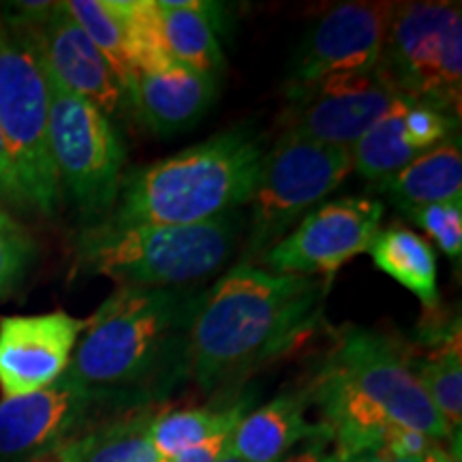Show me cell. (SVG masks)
<instances>
[{"mask_svg": "<svg viewBox=\"0 0 462 462\" xmlns=\"http://www.w3.org/2000/svg\"><path fill=\"white\" fill-rule=\"evenodd\" d=\"M330 282L238 263L201 289L187 373L206 394L229 388L302 345L323 321Z\"/></svg>", "mask_w": 462, "mask_h": 462, "instance_id": "6da1fadb", "label": "cell"}, {"mask_svg": "<svg viewBox=\"0 0 462 462\" xmlns=\"http://www.w3.org/2000/svg\"><path fill=\"white\" fill-rule=\"evenodd\" d=\"M199 296L187 289L118 287L86 319L62 377L99 407H146L187 373Z\"/></svg>", "mask_w": 462, "mask_h": 462, "instance_id": "7a4b0ae2", "label": "cell"}, {"mask_svg": "<svg viewBox=\"0 0 462 462\" xmlns=\"http://www.w3.org/2000/svg\"><path fill=\"white\" fill-rule=\"evenodd\" d=\"M309 398L321 409V426L346 460L383 448L394 426L437 443L452 439L401 346L366 328L346 326L337 334Z\"/></svg>", "mask_w": 462, "mask_h": 462, "instance_id": "3957f363", "label": "cell"}, {"mask_svg": "<svg viewBox=\"0 0 462 462\" xmlns=\"http://www.w3.org/2000/svg\"><path fill=\"white\" fill-rule=\"evenodd\" d=\"M265 159L248 126L223 131L148 167L125 173L106 227L198 225L248 204Z\"/></svg>", "mask_w": 462, "mask_h": 462, "instance_id": "277c9868", "label": "cell"}, {"mask_svg": "<svg viewBox=\"0 0 462 462\" xmlns=\"http://www.w3.org/2000/svg\"><path fill=\"white\" fill-rule=\"evenodd\" d=\"M242 231L238 212L198 225H92L79 236L78 265L120 287L182 289L218 273L234 257Z\"/></svg>", "mask_w": 462, "mask_h": 462, "instance_id": "5b68a950", "label": "cell"}, {"mask_svg": "<svg viewBox=\"0 0 462 462\" xmlns=\"http://www.w3.org/2000/svg\"><path fill=\"white\" fill-rule=\"evenodd\" d=\"M0 137L26 208L54 217L60 184L50 148L48 73L28 32L0 39Z\"/></svg>", "mask_w": 462, "mask_h": 462, "instance_id": "8992f818", "label": "cell"}, {"mask_svg": "<svg viewBox=\"0 0 462 462\" xmlns=\"http://www.w3.org/2000/svg\"><path fill=\"white\" fill-rule=\"evenodd\" d=\"M377 71L401 97L460 116L462 11L458 3H396Z\"/></svg>", "mask_w": 462, "mask_h": 462, "instance_id": "52a82bcc", "label": "cell"}, {"mask_svg": "<svg viewBox=\"0 0 462 462\" xmlns=\"http://www.w3.org/2000/svg\"><path fill=\"white\" fill-rule=\"evenodd\" d=\"M48 73V71H45ZM50 148L60 195H67L86 227L107 218L118 198L125 143L112 120L48 75Z\"/></svg>", "mask_w": 462, "mask_h": 462, "instance_id": "ba28073f", "label": "cell"}, {"mask_svg": "<svg viewBox=\"0 0 462 462\" xmlns=\"http://www.w3.org/2000/svg\"><path fill=\"white\" fill-rule=\"evenodd\" d=\"M351 170V150L282 133L279 143L265 152L248 199L251 217L245 257L265 255L293 225L319 208Z\"/></svg>", "mask_w": 462, "mask_h": 462, "instance_id": "9c48e42d", "label": "cell"}, {"mask_svg": "<svg viewBox=\"0 0 462 462\" xmlns=\"http://www.w3.org/2000/svg\"><path fill=\"white\" fill-rule=\"evenodd\" d=\"M383 204L371 198L328 201L306 215L263 255L273 274L315 276L330 282L351 259L368 253L381 231Z\"/></svg>", "mask_w": 462, "mask_h": 462, "instance_id": "30bf717a", "label": "cell"}, {"mask_svg": "<svg viewBox=\"0 0 462 462\" xmlns=\"http://www.w3.org/2000/svg\"><path fill=\"white\" fill-rule=\"evenodd\" d=\"M398 99L401 95L377 69L310 84H289L285 133L351 150Z\"/></svg>", "mask_w": 462, "mask_h": 462, "instance_id": "8fae6325", "label": "cell"}, {"mask_svg": "<svg viewBox=\"0 0 462 462\" xmlns=\"http://www.w3.org/2000/svg\"><path fill=\"white\" fill-rule=\"evenodd\" d=\"M396 3H343L319 17L306 32L291 62L289 84H310L337 75L377 69Z\"/></svg>", "mask_w": 462, "mask_h": 462, "instance_id": "7c38bea8", "label": "cell"}, {"mask_svg": "<svg viewBox=\"0 0 462 462\" xmlns=\"http://www.w3.org/2000/svg\"><path fill=\"white\" fill-rule=\"evenodd\" d=\"M99 409L92 398L60 377L50 388L0 401V462H39L56 456L90 426Z\"/></svg>", "mask_w": 462, "mask_h": 462, "instance_id": "4fadbf2b", "label": "cell"}, {"mask_svg": "<svg viewBox=\"0 0 462 462\" xmlns=\"http://www.w3.org/2000/svg\"><path fill=\"white\" fill-rule=\"evenodd\" d=\"M86 319L51 310L0 319V390L5 398L50 388L62 377Z\"/></svg>", "mask_w": 462, "mask_h": 462, "instance_id": "5bb4252c", "label": "cell"}, {"mask_svg": "<svg viewBox=\"0 0 462 462\" xmlns=\"http://www.w3.org/2000/svg\"><path fill=\"white\" fill-rule=\"evenodd\" d=\"M17 32L31 34L45 71L58 84L82 97L109 120L120 112L126 99L125 88L92 39L69 14L65 3H54L48 20L39 28Z\"/></svg>", "mask_w": 462, "mask_h": 462, "instance_id": "9a60e30c", "label": "cell"}, {"mask_svg": "<svg viewBox=\"0 0 462 462\" xmlns=\"http://www.w3.org/2000/svg\"><path fill=\"white\" fill-rule=\"evenodd\" d=\"M458 126V118L430 103L401 97L388 114L351 148V163L364 180L379 184L429 152Z\"/></svg>", "mask_w": 462, "mask_h": 462, "instance_id": "2e32d148", "label": "cell"}, {"mask_svg": "<svg viewBox=\"0 0 462 462\" xmlns=\"http://www.w3.org/2000/svg\"><path fill=\"white\" fill-rule=\"evenodd\" d=\"M129 99L154 135L170 137L204 118L217 99V79L171 62L137 73Z\"/></svg>", "mask_w": 462, "mask_h": 462, "instance_id": "e0dca14e", "label": "cell"}, {"mask_svg": "<svg viewBox=\"0 0 462 462\" xmlns=\"http://www.w3.org/2000/svg\"><path fill=\"white\" fill-rule=\"evenodd\" d=\"M309 401V394L273 398L238 421L227 439V449L245 462H279L304 439H330L321 424L306 420Z\"/></svg>", "mask_w": 462, "mask_h": 462, "instance_id": "ac0fdd59", "label": "cell"}, {"mask_svg": "<svg viewBox=\"0 0 462 462\" xmlns=\"http://www.w3.org/2000/svg\"><path fill=\"white\" fill-rule=\"evenodd\" d=\"M161 34L173 62L218 79L225 56L218 43L221 5L201 0H157Z\"/></svg>", "mask_w": 462, "mask_h": 462, "instance_id": "d6986e66", "label": "cell"}, {"mask_svg": "<svg viewBox=\"0 0 462 462\" xmlns=\"http://www.w3.org/2000/svg\"><path fill=\"white\" fill-rule=\"evenodd\" d=\"M154 404L126 409L118 418L90 424L54 456L56 462H167L150 443Z\"/></svg>", "mask_w": 462, "mask_h": 462, "instance_id": "ffe728a7", "label": "cell"}, {"mask_svg": "<svg viewBox=\"0 0 462 462\" xmlns=\"http://www.w3.org/2000/svg\"><path fill=\"white\" fill-rule=\"evenodd\" d=\"M401 212L462 198V150L454 133L379 184Z\"/></svg>", "mask_w": 462, "mask_h": 462, "instance_id": "44dd1931", "label": "cell"}, {"mask_svg": "<svg viewBox=\"0 0 462 462\" xmlns=\"http://www.w3.org/2000/svg\"><path fill=\"white\" fill-rule=\"evenodd\" d=\"M368 253L377 270L409 289L424 309H437V255L429 240L401 225H392L374 236Z\"/></svg>", "mask_w": 462, "mask_h": 462, "instance_id": "7402d4cb", "label": "cell"}, {"mask_svg": "<svg viewBox=\"0 0 462 462\" xmlns=\"http://www.w3.org/2000/svg\"><path fill=\"white\" fill-rule=\"evenodd\" d=\"M415 379L430 398L432 407L446 421L452 439H460L462 426V354L458 321L449 328L446 337L437 343L420 362H409Z\"/></svg>", "mask_w": 462, "mask_h": 462, "instance_id": "603a6c76", "label": "cell"}, {"mask_svg": "<svg viewBox=\"0 0 462 462\" xmlns=\"http://www.w3.org/2000/svg\"><path fill=\"white\" fill-rule=\"evenodd\" d=\"M246 402L225 409H180L161 411L150 426V443L163 460H173L178 454L201 446L217 437H229L231 430L245 418Z\"/></svg>", "mask_w": 462, "mask_h": 462, "instance_id": "cb8c5ba5", "label": "cell"}, {"mask_svg": "<svg viewBox=\"0 0 462 462\" xmlns=\"http://www.w3.org/2000/svg\"><path fill=\"white\" fill-rule=\"evenodd\" d=\"M65 7L106 58L126 95H131L135 69L131 62L123 20L116 14L112 0H69Z\"/></svg>", "mask_w": 462, "mask_h": 462, "instance_id": "d4e9b609", "label": "cell"}, {"mask_svg": "<svg viewBox=\"0 0 462 462\" xmlns=\"http://www.w3.org/2000/svg\"><path fill=\"white\" fill-rule=\"evenodd\" d=\"M37 245L32 236L0 208V298L20 285L31 268Z\"/></svg>", "mask_w": 462, "mask_h": 462, "instance_id": "484cf974", "label": "cell"}, {"mask_svg": "<svg viewBox=\"0 0 462 462\" xmlns=\"http://www.w3.org/2000/svg\"><path fill=\"white\" fill-rule=\"evenodd\" d=\"M409 221L420 225L437 246L441 248L452 262L458 263L462 255V198L439 201L413 210L402 212Z\"/></svg>", "mask_w": 462, "mask_h": 462, "instance_id": "4316f807", "label": "cell"}, {"mask_svg": "<svg viewBox=\"0 0 462 462\" xmlns=\"http://www.w3.org/2000/svg\"><path fill=\"white\" fill-rule=\"evenodd\" d=\"M26 208L22 198L20 184H17L14 165H11L7 150H5L3 137H0V208Z\"/></svg>", "mask_w": 462, "mask_h": 462, "instance_id": "83f0119b", "label": "cell"}, {"mask_svg": "<svg viewBox=\"0 0 462 462\" xmlns=\"http://www.w3.org/2000/svg\"><path fill=\"white\" fill-rule=\"evenodd\" d=\"M330 439H315L309 448H304L300 454H291L281 458L279 462H346L343 454L337 448L330 446Z\"/></svg>", "mask_w": 462, "mask_h": 462, "instance_id": "f1b7e54d", "label": "cell"}, {"mask_svg": "<svg viewBox=\"0 0 462 462\" xmlns=\"http://www.w3.org/2000/svg\"><path fill=\"white\" fill-rule=\"evenodd\" d=\"M346 462H421V458H418V456L396 454L388 448H377V449H366V452L351 456Z\"/></svg>", "mask_w": 462, "mask_h": 462, "instance_id": "f546056e", "label": "cell"}, {"mask_svg": "<svg viewBox=\"0 0 462 462\" xmlns=\"http://www.w3.org/2000/svg\"><path fill=\"white\" fill-rule=\"evenodd\" d=\"M421 462H460V449H448L441 443H430Z\"/></svg>", "mask_w": 462, "mask_h": 462, "instance_id": "4dcf8cb0", "label": "cell"}, {"mask_svg": "<svg viewBox=\"0 0 462 462\" xmlns=\"http://www.w3.org/2000/svg\"><path fill=\"white\" fill-rule=\"evenodd\" d=\"M217 462H245V460H240V458H238V456H236V454H231V452H229V449H227V448H225V452L221 454V458H218Z\"/></svg>", "mask_w": 462, "mask_h": 462, "instance_id": "1f68e13d", "label": "cell"}, {"mask_svg": "<svg viewBox=\"0 0 462 462\" xmlns=\"http://www.w3.org/2000/svg\"><path fill=\"white\" fill-rule=\"evenodd\" d=\"M5 34H7V26H5V22H3V15H0V39H3Z\"/></svg>", "mask_w": 462, "mask_h": 462, "instance_id": "d6a6232c", "label": "cell"}]
</instances>
